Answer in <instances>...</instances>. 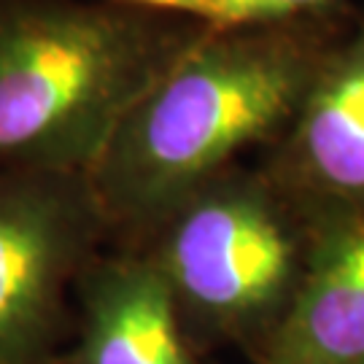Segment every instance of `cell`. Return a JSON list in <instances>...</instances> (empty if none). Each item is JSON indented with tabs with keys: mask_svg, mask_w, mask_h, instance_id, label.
Returning a JSON list of instances; mask_svg holds the SVG:
<instances>
[{
	"mask_svg": "<svg viewBox=\"0 0 364 364\" xmlns=\"http://www.w3.org/2000/svg\"><path fill=\"white\" fill-rule=\"evenodd\" d=\"M103 3L132 9V11L159 14V16H176V19L216 25V11H213L210 0H103Z\"/></svg>",
	"mask_w": 364,
	"mask_h": 364,
	"instance_id": "obj_9",
	"label": "cell"
},
{
	"mask_svg": "<svg viewBox=\"0 0 364 364\" xmlns=\"http://www.w3.org/2000/svg\"><path fill=\"white\" fill-rule=\"evenodd\" d=\"M205 27L103 0H0V170L87 176Z\"/></svg>",
	"mask_w": 364,
	"mask_h": 364,
	"instance_id": "obj_2",
	"label": "cell"
},
{
	"mask_svg": "<svg viewBox=\"0 0 364 364\" xmlns=\"http://www.w3.org/2000/svg\"><path fill=\"white\" fill-rule=\"evenodd\" d=\"M257 165L308 224L364 205V6Z\"/></svg>",
	"mask_w": 364,
	"mask_h": 364,
	"instance_id": "obj_5",
	"label": "cell"
},
{
	"mask_svg": "<svg viewBox=\"0 0 364 364\" xmlns=\"http://www.w3.org/2000/svg\"><path fill=\"white\" fill-rule=\"evenodd\" d=\"M127 246L154 262L197 346H232L257 362L294 299L311 224L259 165L240 162Z\"/></svg>",
	"mask_w": 364,
	"mask_h": 364,
	"instance_id": "obj_3",
	"label": "cell"
},
{
	"mask_svg": "<svg viewBox=\"0 0 364 364\" xmlns=\"http://www.w3.org/2000/svg\"><path fill=\"white\" fill-rule=\"evenodd\" d=\"M197 348L144 248H103L78 278L63 364H200Z\"/></svg>",
	"mask_w": 364,
	"mask_h": 364,
	"instance_id": "obj_6",
	"label": "cell"
},
{
	"mask_svg": "<svg viewBox=\"0 0 364 364\" xmlns=\"http://www.w3.org/2000/svg\"><path fill=\"white\" fill-rule=\"evenodd\" d=\"M254 364H364V205L311 221L294 299Z\"/></svg>",
	"mask_w": 364,
	"mask_h": 364,
	"instance_id": "obj_7",
	"label": "cell"
},
{
	"mask_svg": "<svg viewBox=\"0 0 364 364\" xmlns=\"http://www.w3.org/2000/svg\"><path fill=\"white\" fill-rule=\"evenodd\" d=\"M348 0H210L216 25L291 27L329 25Z\"/></svg>",
	"mask_w": 364,
	"mask_h": 364,
	"instance_id": "obj_8",
	"label": "cell"
},
{
	"mask_svg": "<svg viewBox=\"0 0 364 364\" xmlns=\"http://www.w3.org/2000/svg\"><path fill=\"white\" fill-rule=\"evenodd\" d=\"M338 33L329 25H208L127 111L87 173L119 243H135L197 186L270 149Z\"/></svg>",
	"mask_w": 364,
	"mask_h": 364,
	"instance_id": "obj_1",
	"label": "cell"
},
{
	"mask_svg": "<svg viewBox=\"0 0 364 364\" xmlns=\"http://www.w3.org/2000/svg\"><path fill=\"white\" fill-rule=\"evenodd\" d=\"M111 227L87 176L0 170V364H63L78 278Z\"/></svg>",
	"mask_w": 364,
	"mask_h": 364,
	"instance_id": "obj_4",
	"label": "cell"
}]
</instances>
